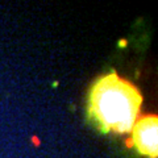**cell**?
<instances>
[{"label":"cell","instance_id":"obj_2","mask_svg":"<svg viewBox=\"0 0 158 158\" xmlns=\"http://www.w3.org/2000/svg\"><path fill=\"white\" fill-rule=\"evenodd\" d=\"M132 144L148 158L158 157V118L156 115L140 117L132 128Z\"/></svg>","mask_w":158,"mask_h":158},{"label":"cell","instance_id":"obj_1","mask_svg":"<svg viewBox=\"0 0 158 158\" xmlns=\"http://www.w3.org/2000/svg\"><path fill=\"white\" fill-rule=\"evenodd\" d=\"M142 104L138 88L115 71L96 79L88 94V117L103 133H128Z\"/></svg>","mask_w":158,"mask_h":158}]
</instances>
